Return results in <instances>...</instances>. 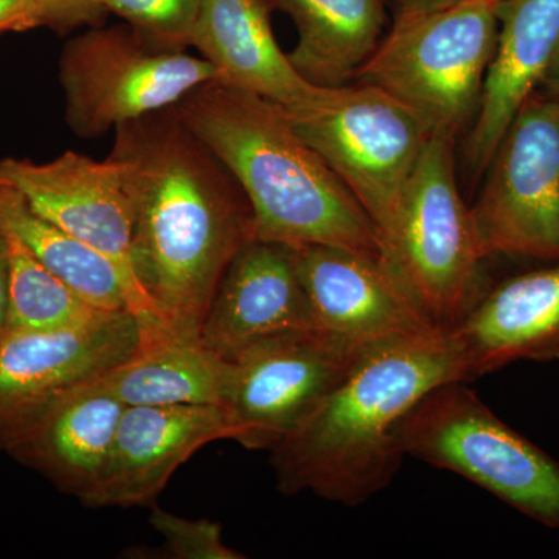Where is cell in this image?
Here are the masks:
<instances>
[{"label":"cell","instance_id":"obj_19","mask_svg":"<svg viewBox=\"0 0 559 559\" xmlns=\"http://www.w3.org/2000/svg\"><path fill=\"white\" fill-rule=\"evenodd\" d=\"M105 377L58 401L7 448L13 457L38 469L81 502L97 487L108 465L127 409Z\"/></svg>","mask_w":559,"mask_h":559},{"label":"cell","instance_id":"obj_5","mask_svg":"<svg viewBox=\"0 0 559 559\" xmlns=\"http://www.w3.org/2000/svg\"><path fill=\"white\" fill-rule=\"evenodd\" d=\"M498 28L495 0L401 14L356 79L414 110L430 132L457 139L479 112Z\"/></svg>","mask_w":559,"mask_h":559},{"label":"cell","instance_id":"obj_9","mask_svg":"<svg viewBox=\"0 0 559 559\" xmlns=\"http://www.w3.org/2000/svg\"><path fill=\"white\" fill-rule=\"evenodd\" d=\"M485 173L469 207L481 255L559 261V105L533 92Z\"/></svg>","mask_w":559,"mask_h":559},{"label":"cell","instance_id":"obj_20","mask_svg":"<svg viewBox=\"0 0 559 559\" xmlns=\"http://www.w3.org/2000/svg\"><path fill=\"white\" fill-rule=\"evenodd\" d=\"M140 330L134 355L105 377L127 406H224L230 360L216 355L201 337L179 336L162 323Z\"/></svg>","mask_w":559,"mask_h":559},{"label":"cell","instance_id":"obj_27","mask_svg":"<svg viewBox=\"0 0 559 559\" xmlns=\"http://www.w3.org/2000/svg\"><path fill=\"white\" fill-rule=\"evenodd\" d=\"M38 27H43V17L35 0H0V35Z\"/></svg>","mask_w":559,"mask_h":559},{"label":"cell","instance_id":"obj_30","mask_svg":"<svg viewBox=\"0 0 559 559\" xmlns=\"http://www.w3.org/2000/svg\"><path fill=\"white\" fill-rule=\"evenodd\" d=\"M538 91L559 105V50L543 81H540Z\"/></svg>","mask_w":559,"mask_h":559},{"label":"cell","instance_id":"obj_24","mask_svg":"<svg viewBox=\"0 0 559 559\" xmlns=\"http://www.w3.org/2000/svg\"><path fill=\"white\" fill-rule=\"evenodd\" d=\"M204 0H103L109 13L123 17L151 46L186 51Z\"/></svg>","mask_w":559,"mask_h":559},{"label":"cell","instance_id":"obj_17","mask_svg":"<svg viewBox=\"0 0 559 559\" xmlns=\"http://www.w3.org/2000/svg\"><path fill=\"white\" fill-rule=\"evenodd\" d=\"M450 333L466 382L518 360H558L559 261L487 289Z\"/></svg>","mask_w":559,"mask_h":559},{"label":"cell","instance_id":"obj_28","mask_svg":"<svg viewBox=\"0 0 559 559\" xmlns=\"http://www.w3.org/2000/svg\"><path fill=\"white\" fill-rule=\"evenodd\" d=\"M10 263L7 235L0 227V340L9 331Z\"/></svg>","mask_w":559,"mask_h":559},{"label":"cell","instance_id":"obj_13","mask_svg":"<svg viewBox=\"0 0 559 559\" xmlns=\"http://www.w3.org/2000/svg\"><path fill=\"white\" fill-rule=\"evenodd\" d=\"M238 439L218 404L127 406L108 465L83 506L154 507L173 474L213 441Z\"/></svg>","mask_w":559,"mask_h":559},{"label":"cell","instance_id":"obj_22","mask_svg":"<svg viewBox=\"0 0 559 559\" xmlns=\"http://www.w3.org/2000/svg\"><path fill=\"white\" fill-rule=\"evenodd\" d=\"M0 226L16 235L47 270L92 307L132 312L130 289L116 264L33 212L16 190L5 186H0Z\"/></svg>","mask_w":559,"mask_h":559},{"label":"cell","instance_id":"obj_12","mask_svg":"<svg viewBox=\"0 0 559 559\" xmlns=\"http://www.w3.org/2000/svg\"><path fill=\"white\" fill-rule=\"evenodd\" d=\"M0 186L16 190L33 212L108 257L130 289L140 323L160 322L132 271L131 200L116 162L75 151L46 164L7 157L0 160Z\"/></svg>","mask_w":559,"mask_h":559},{"label":"cell","instance_id":"obj_7","mask_svg":"<svg viewBox=\"0 0 559 559\" xmlns=\"http://www.w3.org/2000/svg\"><path fill=\"white\" fill-rule=\"evenodd\" d=\"M58 70L68 127L87 140L171 108L191 91L218 80L204 58L157 49L130 24L98 25L70 39Z\"/></svg>","mask_w":559,"mask_h":559},{"label":"cell","instance_id":"obj_6","mask_svg":"<svg viewBox=\"0 0 559 559\" xmlns=\"http://www.w3.org/2000/svg\"><path fill=\"white\" fill-rule=\"evenodd\" d=\"M393 433L404 457L452 471L559 530V463L496 417L465 382L430 390Z\"/></svg>","mask_w":559,"mask_h":559},{"label":"cell","instance_id":"obj_11","mask_svg":"<svg viewBox=\"0 0 559 559\" xmlns=\"http://www.w3.org/2000/svg\"><path fill=\"white\" fill-rule=\"evenodd\" d=\"M370 347L308 329L246 349L231 360L224 403L238 430L237 443L271 450L333 392Z\"/></svg>","mask_w":559,"mask_h":559},{"label":"cell","instance_id":"obj_10","mask_svg":"<svg viewBox=\"0 0 559 559\" xmlns=\"http://www.w3.org/2000/svg\"><path fill=\"white\" fill-rule=\"evenodd\" d=\"M131 311H95L60 329L9 330L0 340V450L58 401L105 377L139 348Z\"/></svg>","mask_w":559,"mask_h":559},{"label":"cell","instance_id":"obj_18","mask_svg":"<svg viewBox=\"0 0 559 559\" xmlns=\"http://www.w3.org/2000/svg\"><path fill=\"white\" fill-rule=\"evenodd\" d=\"M498 21L479 112L466 138V162L476 179L559 50V0H499Z\"/></svg>","mask_w":559,"mask_h":559},{"label":"cell","instance_id":"obj_16","mask_svg":"<svg viewBox=\"0 0 559 559\" xmlns=\"http://www.w3.org/2000/svg\"><path fill=\"white\" fill-rule=\"evenodd\" d=\"M271 0H204L191 47L218 72L219 83L266 98L289 116L318 108L330 87L310 83L280 49Z\"/></svg>","mask_w":559,"mask_h":559},{"label":"cell","instance_id":"obj_8","mask_svg":"<svg viewBox=\"0 0 559 559\" xmlns=\"http://www.w3.org/2000/svg\"><path fill=\"white\" fill-rule=\"evenodd\" d=\"M289 119L362 205L380 238L432 132L414 110L366 83L331 87L318 108Z\"/></svg>","mask_w":559,"mask_h":559},{"label":"cell","instance_id":"obj_23","mask_svg":"<svg viewBox=\"0 0 559 559\" xmlns=\"http://www.w3.org/2000/svg\"><path fill=\"white\" fill-rule=\"evenodd\" d=\"M3 231L10 263L9 330L60 329L98 311L47 270L16 235Z\"/></svg>","mask_w":559,"mask_h":559},{"label":"cell","instance_id":"obj_15","mask_svg":"<svg viewBox=\"0 0 559 559\" xmlns=\"http://www.w3.org/2000/svg\"><path fill=\"white\" fill-rule=\"evenodd\" d=\"M318 329L293 246L252 240L224 272L201 326V341L226 360L260 342Z\"/></svg>","mask_w":559,"mask_h":559},{"label":"cell","instance_id":"obj_1","mask_svg":"<svg viewBox=\"0 0 559 559\" xmlns=\"http://www.w3.org/2000/svg\"><path fill=\"white\" fill-rule=\"evenodd\" d=\"M108 157L130 194L140 288L165 329L201 337L224 272L255 240L248 197L176 106L120 124Z\"/></svg>","mask_w":559,"mask_h":559},{"label":"cell","instance_id":"obj_25","mask_svg":"<svg viewBox=\"0 0 559 559\" xmlns=\"http://www.w3.org/2000/svg\"><path fill=\"white\" fill-rule=\"evenodd\" d=\"M150 524L164 536L168 551L176 559H242L223 539V528L209 520L191 521L154 506Z\"/></svg>","mask_w":559,"mask_h":559},{"label":"cell","instance_id":"obj_26","mask_svg":"<svg viewBox=\"0 0 559 559\" xmlns=\"http://www.w3.org/2000/svg\"><path fill=\"white\" fill-rule=\"evenodd\" d=\"M35 3L43 17V27L46 25L61 35L84 25L98 27L109 13L103 0H35Z\"/></svg>","mask_w":559,"mask_h":559},{"label":"cell","instance_id":"obj_3","mask_svg":"<svg viewBox=\"0 0 559 559\" xmlns=\"http://www.w3.org/2000/svg\"><path fill=\"white\" fill-rule=\"evenodd\" d=\"M175 106L240 183L252 207L255 240L337 246L381 259L370 216L301 139L285 109L216 80Z\"/></svg>","mask_w":559,"mask_h":559},{"label":"cell","instance_id":"obj_14","mask_svg":"<svg viewBox=\"0 0 559 559\" xmlns=\"http://www.w3.org/2000/svg\"><path fill=\"white\" fill-rule=\"evenodd\" d=\"M294 255L318 329L366 345L436 333L380 257L329 245L297 246Z\"/></svg>","mask_w":559,"mask_h":559},{"label":"cell","instance_id":"obj_29","mask_svg":"<svg viewBox=\"0 0 559 559\" xmlns=\"http://www.w3.org/2000/svg\"><path fill=\"white\" fill-rule=\"evenodd\" d=\"M462 2H468V0H399V13H396V16H401V14L425 13V11L444 9V7ZM495 2H499V0H495Z\"/></svg>","mask_w":559,"mask_h":559},{"label":"cell","instance_id":"obj_21","mask_svg":"<svg viewBox=\"0 0 559 559\" xmlns=\"http://www.w3.org/2000/svg\"><path fill=\"white\" fill-rule=\"evenodd\" d=\"M299 32L290 64L320 87L345 86L384 38V0H271Z\"/></svg>","mask_w":559,"mask_h":559},{"label":"cell","instance_id":"obj_4","mask_svg":"<svg viewBox=\"0 0 559 559\" xmlns=\"http://www.w3.org/2000/svg\"><path fill=\"white\" fill-rule=\"evenodd\" d=\"M454 145L444 132L430 134L380 237L385 270L437 331L454 330L487 293V259L459 193Z\"/></svg>","mask_w":559,"mask_h":559},{"label":"cell","instance_id":"obj_2","mask_svg":"<svg viewBox=\"0 0 559 559\" xmlns=\"http://www.w3.org/2000/svg\"><path fill=\"white\" fill-rule=\"evenodd\" d=\"M447 382H466L450 331L371 345L333 392L271 448L277 488L362 506L389 487L403 463L393 433L401 417Z\"/></svg>","mask_w":559,"mask_h":559}]
</instances>
